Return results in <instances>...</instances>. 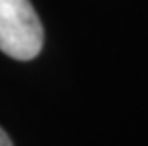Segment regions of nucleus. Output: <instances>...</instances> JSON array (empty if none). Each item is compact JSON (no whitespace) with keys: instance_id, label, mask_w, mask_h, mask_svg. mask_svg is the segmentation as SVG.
<instances>
[{"instance_id":"1","label":"nucleus","mask_w":148,"mask_h":146,"mask_svg":"<svg viewBox=\"0 0 148 146\" xmlns=\"http://www.w3.org/2000/svg\"><path fill=\"white\" fill-rule=\"evenodd\" d=\"M44 46V29L29 0H0V49L17 61H31Z\"/></svg>"},{"instance_id":"2","label":"nucleus","mask_w":148,"mask_h":146,"mask_svg":"<svg viewBox=\"0 0 148 146\" xmlns=\"http://www.w3.org/2000/svg\"><path fill=\"white\" fill-rule=\"evenodd\" d=\"M0 146H13L12 141H10V137L4 133V129L0 127Z\"/></svg>"}]
</instances>
